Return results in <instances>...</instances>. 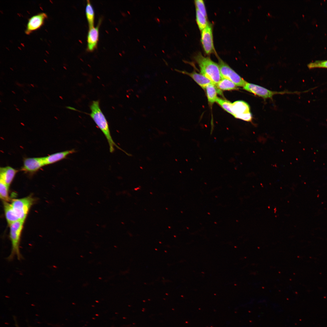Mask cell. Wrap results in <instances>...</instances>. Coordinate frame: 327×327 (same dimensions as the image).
<instances>
[{"label": "cell", "mask_w": 327, "mask_h": 327, "mask_svg": "<svg viewBox=\"0 0 327 327\" xmlns=\"http://www.w3.org/2000/svg\"><path fill=\"white\" fill-rule=\"evenodd\" d=\"M90 108L91 112L89 115L106 138L110 152L111 153L113 152L115 150L114 147L124 151L116 144L113 139L108 122L101 110L99 101H93L90 106Z\"/></svg>", "instance_id": "obj_1"}, {"label": "cell", "mask_w": 327, "mask_h": 327, "mask_svg": "<svg viewBox=\"0 0 327 327\" xmlns=\"http://www.w3.org/2000/svg\"><path fill=\"white\" fill-rule=\"evenodd\" d=\"M201 74L211 81L215 85L222 79L218 64L208 57H205L200 53L194 57Z\"/></svg>", "instance_id": "obj_2"}, {"label": "cell", "mask_w": 327, "mask_h": 327, "mask_svg": "<svg viewBox=\"0 0 327 327\" xmlns=\"http://www.w3.org/2000/svg\"><path fill=\"white\" fill-rule=\"evenodd\" d=\"M24 221L19 220L9 225V237L12 243L11 253L7 258L9 261L12 260L15 256L19 260L22 258L20 251V244Z\"/></svg>", "instance_id": "obj_3"}, {"label": "cell", "mask_w": 327, "mask_h": 327, "mask_svg": "<svg viewBox=\"0 0 327 327\" xmlns=\"http://www.w3.org/2000/svg\"><path fill=\"white\" fill-rule=\"evenodd\" d=\"M34 202L31 197L12 200L11 204L19 220H25Z\"/></svg>", "instance_id": "obj_4"}, {"label": "cell", "mask_w": 327, "mask_h": 327, "mask_svg": "<svg viewBox=\"0 0 327 327\" xmlns=\"http://www.w3.org/2000/svg\"><path fill=\"white\" fill-rule=\"evenodd\" d=\"M220 71L223 78L228 79L237 86L243 87L247 83L227 64L219 57L218 58Z\"/></svg>", "instance_id": "obj_5"}, {"label": "cell", "mask_w": 327, "mask_h": 327, "mask_svg": "<svg viewBox=\"0 0 327 327\" xmlns=\"http://www.w3.org/2000/svg\"><path fill=\"white\" fill-rule=\"evenodd\" d=\"M232 115L235 117L245 121L251 122L252 115L249 104L243 101H237L232 103Z\"/></svg>", "instance_id": "obj_6"}, {"label": "cell", "mask_w": 327, "mask_h": 327, "mask_svg": "<svg viewBox=\"0 0 327 327\" xmlns=\"http://www.w3.org/2000/svg\"><path fill=\"white\" fill-rule=\"evenodd\" d=\"M201 42L205 53L207 54L215 53L212 26L208 23L206 27L201 31Z\"/></svg>", "instance_id": "obj_7"}, {"label": "cell", "mask_w": 327, "mask_h": 327, "mask_svg": "<svg viewBox=\"0 0 327 327\" xmlns=\"http://www.w3.org/2000/svg\"><path fill=\"white\" fill-rule=\"evenodd\" d=\"M21 171L29 174H33L45 165L43 157H27L23 159Z\"/></svg>", "instance_id": "obj_8"}, {"label": "cell", "mask_w": 327, "mask_h": 327, "mask_svg": "<svg viewBox=\"0 0 327 327\" xmlns=\"http://www.w3.org/2000/svg\"><path fill=\"white\" fill-rule=\"evenodd\" d=\"M102 19H99L97 25L89 28L87 36V51L92 52L97 47L99 37V27Z\"/></svg>", "instance_id": "obj_9"}, {"label": "cell", "mask_w": 327, "mask_h": 327, "mask_svg": "<svg viewBox=\"0 0 327 327\" xmlns=\"http://www.w3.org/2000/svg\"><path fill=\"white\" fill-rule=\"evenodd\" d=\"M243 87L244 90L265 99L271 98L274 94L279 93L271 91L257 85L247 82Z\"/></svg>", "instance_id": "obj_10"}, {"label": "cell", "mask_w": 327, "mask_h": 327, "mask_svg": "<svg viewBox=\"0 0 327 327\" xmlns=\"http://www.w3.org/2000/svg\"><path fill=\"white\" fill-rule=\"evenodd\" d=\"M47 17V15L44 12L40 13L31 17L29 19L27 23L25 33L27 35L29 34L40 28L43 25Z\"/></svg>", "instance_id": "obj_11"}, {"label": "cell", "mask_w": 327, "mask_h": 327, "mask_svg": "<svg viewBox=\"0 0 327 327\" xmlns=\"http://www.w3.org/2000/svg\"><path fill=\"white\" fill-rule=\"evenodd\" d=\"M76 152L74 149L56 153L45 157L43 159L45 165H49L65 159L70 154Z\"/></svg>", "instance_id": "obj_12"}, {"label": "cell", "mask_w": 327, "mask_h": 327, "mask_svg": "<svg viewBox=\"0 0 327 327\" xmlns=\"http://www.w3.org/2000/svg\"><path fill=\"white\" fill-rule=\"evenodd\" d=\"M18 171V170L9 166L1 167L0 180L9 187Z\"/></svg>", "instance_id": "obj_13"}, {"label": "cell", "mask_w": 327, "mask_h": 327, "mask_svg": "<svg viewBox=\"0 0 327 327\" xmlns=\"http://www.w3.org/2000/svg\"><path fill=\"white\" fill-rule=\"evenodd\" d=\"M205 89L208 101L211 104L216 102L218 97L217 94H222V91L217 88L213 83L208 84Z\"/></svg>", "instance_id": "obj_14"}, {"label": "cell", "mask_w": 327, "mask_h": 327, "mask_svg": "<svg viewBox=\"0 0 327 327\" xmlns=\"http://www.w3.org/2000/svg\"><path fill=\"white\" fill-rule=\"evenodd\" d=\"M190 77L200 87L205 89L206 87L209 84L213 83L212 82L201 74L198 73L195 71L191 73L184 72Z\"/></svg>", "instance_id": "obj_15"}, {"label": "cell", "mask_w": 327, "mask_h": 327, "mask_svg": "<svg viewBox=\"0 0 327 327\" xmlns=\"http://www.w3.org/2000/svg\"><path fill=\"white\" fill-rule=\"evenodd\" d=\"M3 202L5 215L8 223L10 225L14 222L19 220L11 204L7 202Z\"/></svg>", "instance_id": "obj_16"}, {"label": "cell", "mask_w": 327, "mask_h": 327, "mask_svg": "<svg viewBox=\"0 0 327 327\" xmlns=\"http://www.w3.org/2000/svg\"><path fill=\"white\" fill-rule=\"evenodd\" d=\"M85 12L89 28L94 26L95 12L93 5L89 0H87Z\"/></svg>", "instance_id": "obj_17"}, {"label": "cell", "mask_w": 327, "mask_h": 327, "mask_svg": "<svg viewBox=\"0 0 327 327\" xmlns=\"http://www.w3.org/2000/svg\"><path fill=\"white\" fill-rule=\"evenodd\" d=\"M220 90L229 91L237 89L236 84L226 78H223L215 85Z\"/></svg>", "instance_id": "obj_18"}, {"label": "cell", "mask_w": 327, "mask_h": 327, "mask_svg": "<svg viewBox=\"0 0 327 327\" xmlns=\"http://www.w3.org/2000/svg\"><path fill=\"white\" fill-rule=\"evenodd\" d=\"M196 18L199 28L201 31L206 27L209 23L207 18L196 8Z\"/></svg>", "instance_id": "obj_19"}, {"label": "cell", "mask_w": 327, "mask_h": 327, "mask_svg": "<svg viewBox=\"0 0 327 327\" xmlns=\"http://www.w3.org/2000/svg\"><path fill=\"white\" fill-rule=\"evenodd\" d=\"M9 187L4 182L0 180V197L3 201L8 202L10 200L8 193Z\"/></svg>", "instance_id": "obj_20"}, {"label": "cell", "mask_w": 327, "mask_h": 327, "mask_svg": "<svg viewBox=\"0 0 327 327\" xmlns=\"http://www.w3.org/2000/svg\"><path fill=\"white\" fill-rule=\"evenodd\" d=\"M216 102L224 110L229 113L232 115V103L225 99L218 97Z\"/></svg>", "instance_id": "obj_21"}, {"label": "cell", "mask_w": 327, "mask_h": 327, "mask_svg": "<svg viewBox=\"0 0 327 327\" xmlns=\"http://www.w3.org/2000/svg\"><path fill=\"white\" fill-rule=\"evenodd\" d=\"M307 66L309 69L316 68H327V60L316 61L308 64Z\"/></svg>", "instance_id": "obj_22"}, {"label": "cell", "mask_w": 327, "mask_h": 327, "mask_svg": "<svg viewBox=\"0 0 327 327\" xmlns=\"http://www.w3.org/2000/svg\"><path fill=\"white\" fill-rule=\"evenodd\" d=\"M195 4L196 8L207 18L206 12L204 1L202 0H196L195 1Z\"/></svg>", "instance_id": "obj_23"}, {"label": "cell", "mask_w": 327, "mask_h": 327, "mask_svg": "<svg viewBox=\"0 0 327 327\" xmlns=\"http://www.w3.org/2000/svg\"><path fill=\"white\" fill-rule=\"evenodd\" d=\"M16 84L17 85H18V86H19L20 87H22V86H23L22 85H21V84H19L18 83H16Z\"/></svg>", "instance_id": "obj_24"}, {"label": "cell", "mask_w": 327, "mask_h": 327, "mask_svg": "<svg viewBox=\"0 0 327 327\" xmlns=\"http://www.w3.org/2000/svg\"><path fill=\"white\" fill-rule=\"evenodd\" d=\"M16 110H17V111H20V110H19V109H18V108H16Z\"/></svg>", "instance_id": "obj_25"}, {"label": "cell", "mask_w": 327, "mask_h": 327, "mask_svg": "<svg viewBox=\"0 0 327 327\" xmlns=\"http://www.w3.org/2000/svg\"><path fill=\"white\" fill-rule=\"evenodd\" d=\"M31 85L32 87H34V86L33 84H31Z\"/></svg>", "instance_id": "obj_26"}, {"label": "cell", "mask_w": 327, "mask_h": 327, "mask_svg": "<svg viewBox=\"0 0 327 327\" xmlns=\"http://www.w3.org/2000/svg\"><path fill=\"white\" fill-rule=\"evenodd\" d=\"M12 92L14 94H15V93L13 91H12Z\"/></svg>", "instance_id": "obj_27"}, {"label": "cell", "mask_w": 327, "mask_h": 327, "mask_svg": "<svg viewBox=\"0 0 327 327\" xmlns=\"http://www.w3.org/2000/svg\"><path fill=\"white\" fill-rule=\"evenodd\" d=\"M23 100H24V101H25V102H27V101H26V100H25V99H23Z\"/></svg>", "instance_id": "obj_28"}, {"label": "cell", "mask_w": 327, "mask_h": 327, "mask_svg": "<svg viewBox=\"0 0 327 327\" xmlns=\"http://www.w3.org/2000/svg\"><path fill=\"white\" fill-rule=\"evenodd\" d=\"M14 106H15V107H17V106H16V105H15V104H14Z\"/></svg>", "instance_id": "obj_29"}]
</instances>
